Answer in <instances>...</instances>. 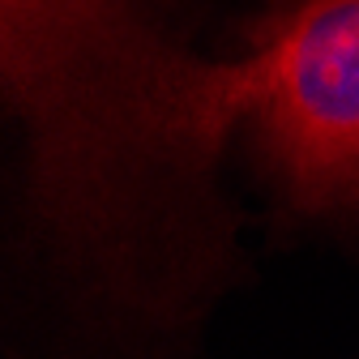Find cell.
Listing matches in <instances>:
<instances>
[{
	"instance_id": "1",
	"label": "cell",
	"mask_w": 359,
	"mask_h": 359,
	"mask_svg": "<svg viewBox=\"0 0 359 359\" xmlns=\"http://www.w3.org/2000/svg\"><path fill=\"white\" fill-rule=\"evenodd\" d=\"M231 128L295 214H359V0H291L231 65L150 77L133 133L142 167L197 171Z\"/></svg>"
}]
</instances>
